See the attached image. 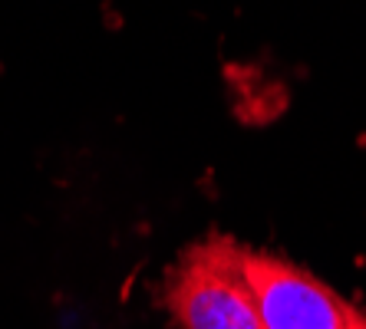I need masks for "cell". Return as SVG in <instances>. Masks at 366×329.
Listing matches in <instances>:
<instances>
[{"label": "cell", "instance_id": "6da1fadb", "mask_svg": "<svg viewBox=\"0 0 366 329\" xmlns=\"http://www.w3.org/2000/svg\"><path fill=\"white\" fill-rule=\"evenodd\" d=\"M162 303L179 329H264L241 277V244L228 237H208L175 263Z\"/></svg>", "mask_w": 366, "mask_h": 329}, {"label": "cell", "instance_id": "7a4b0ae2", "mask_svg": "<svg viewBox=\"0 0 366 329\" xmlns=\"http://www.w3.org/2000/svg\"><path fill=\"white\" fill-rule=\"evenodd\" d=\"M241 277L264 329H353L357 306L297 263L241 247Z\"/></svg>", "mask_w": 366, "mask_h": 329}, {"label": "cell", "instance_id": "3957f363", "mask_svg": "<svg viewBox=\"0 0 366 329\" xmlns=\"http://www.w3.org/2000/svg\"><path fill=\"white\" fill-rule=\"evenodd\" d=\"M353 329H366V313H357V323H353Z\"/></svg>", "mask_w": 366, "mask_h": 329}]
</instances>
